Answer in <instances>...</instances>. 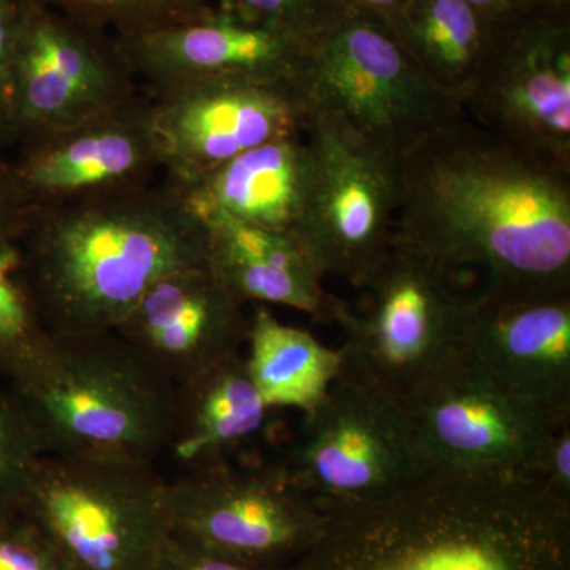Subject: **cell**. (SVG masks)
<instances>
[{
	"instance_id": "1",
	"label": "cell",
	"mask_w": 570,
	"mask_h": 570,
	"mask_svg": "<svg viewBox=\"0 0 570 570\" xmlns=\"http://www.w3.org/2000/svg\"><path fill=\"white\" fill-rule=\"evenodd\" d=\"M393 239L466 273L480 292H570V170L468 116L397 163Z\"/></svg>"
},
{
	"instance_id": "2",
	"label": "cell",
	"mask_w": 570,
	"mask_h": 570,
	"mask_svg": "<svg viewBox=\"0 0 570 570\" xmlns=\"http://www.w3.org/2000/svg\"><path fill=\"white\" fill-rule=\"evenodd\" d=\"M283 570H570V499L539 475L431 469L326 513L321 538Z\"/></svg>"
},
{
	"instance_id": "3",
	"label": "cell",
	"mask_w": 570,
	"mask_h": 570,
	"mask_svg": "<svg viewBox=\"0 0 570 570\" xmlns=\"http://www.w3.org/2000/svg\"><path fill=\"white\" fill-rule=\"evenodd\" d=\"M26 277L50 335L112 332L160 277L206 264V227L168 181L29 205Z\"/></svg>"
},
{
	"instance_id": "4",
	"label": "cell",
	"mask_w": 570,
	"mask_h": 570,
	"mask_svg": "<svg viewBox=\"0 0 570 570\" xmlns=\"http://www.w3.org/2000/svg\"><path fill=\"white\" fill-rule=\"evenodd\" d=\"M7 379L45 455L156 464L167 452L175 385L115 332L47 333Z\"/></svg>"
},
{
	"instance_id": "5",
	"label": "cell",
	"mask_w": 570,
	"mask_h": 570,
	"mask_svg": "<svg viewBox=\"0 0 570 570\" xmlns=\"http://www.w3.org/2000/svg\"><path fill=\"white\" fill-rule=\"evenodd\" d=\"M358 291V302L340 299L333 316L344 335L340 377L404 404L466 355L480 292L466 273L393 239Z\"/></svg>"
},
{
	"instance_id": "6",
	"label": "cell",
	"mask_w": 570,
	"mask_h": 570,
	"mask_svg": "<svg viewBox=\"0 0 570 570\" xmlns=\"http://www.w3.org/2000/svg\"><path fill=\"white\" fill-rule=\"evenodd\" d=\"M309 122L401 159L466 116L426 80L385 22L352 13L311 41L299 78Z\"/></svg>"
},
{
	"instance_id": "7",
	"label": "cell",
	"mask_w": 570,
	"mask_h": 570,
	"mask_svg": "<svg viewBox=\"0 0 570 570\" xmlns=\"http://www.w3.org/2000/svg\"><path fill=\"white\" fill-rule=\"evenodd\" d=\"M156 464L43 456L21 512L73 570H149L171 534Z\"/></svg>"
},
{
	"instance_id": "8",
	"label": "cell",
	"mask_w": 570,
	"mask_h": 570,
	"mask_svg": "<svg viewBox=\"0 0 570 570\" xmlns=\"http://www.w3.org/2000/svg\"><path fill=\"white\" fill-rule=\"evenodd\" d=\"M303 417L279 464L321 512L392 497L431 471L404 404L374 390L337 376Z\"/></svg>"
},
{
	"instance_id": "9",
	"label": "cell",
	"mask_w": 570,
	"mask_h": 570,
	"mask_svg": "<svg viewBox=\"0 0 570 570\" xmlns=\"http://www.w3.org/2000/svg\"><path fill=\"white\" fill-rule=\"evenodd\" d=\"M464 112L570 170V6L534 2L491 22L489 51Z\"/></svg>"
},
{
	"instance_id": "10",
	"label": "cell",
	"mask_w": 570,
	"mask_h": 570,
	"mask_svg": "<svg viewBox=\"0 0 570 570\" xmlns=\"http://www.w3.org/2000/svg\"><path fill=\"white\" fill-rule=\"evenodd\" d=\"M171 534L228 557L283 570L321 538L326 515L279 463L230 459L165 483Z\"/></svg>"
},
{
	"instance_id": "11",
	"label": "cell",
	"mask_w": 570,
	"mask_h": 570,
	"mask_svg": "<svg viewBox=\"0 0 570 570\" xmlns=\"http://www.w3.org/2000/svg\"><path fill=\"white\" fill-rule=\"evenodd\" d=\"M305 134L313 178L296 239L322 276L360 288L392 246L400 159L374 151L325 119H311Z\"/></svg>"
},
{
	"instance_id": "12",
	"label": "cell",
	"mask_w": 570,
	"mask_h": 570,
	"mask_svg": "<svg viewBox=\"0 0 570 570\" xmlns=\"http://www.w3.org/2000/svg\"><path fill=\"white\" fill-rule=\"evenodd\" d=\"M140 92L115 36L39 0L11 63V145L69 129Z\"/></svg>"
},
{
	"instance_id": "13",
	"label": "cell",
	"mask_w": 570,
	"mask_h": 570,
	"mask_svg": "<svg viewBox=\"0 0 570 570\" xmlns=\"http://www.w3.org/2000/svg\"><path fill=\"white\" fill-rule=\"evenodd\" d=\"M428 468L539 475L561 420L461 356L406 403Z\"/></svg>"
},
{
	"instance_id": "14",
	"label": "cell",
	"mask_w": 570,
	"mask_h": 570,
	"mask_svg": "<svg viewBox=\"0 0 570 570\" xmlns=\"http://www.w3.org/2000/svg\"><path fill=\"white\" fill-rule=\"evenodd\" d=\"M165 179L187 184L309 126L298 82L200 78L146 92Z\"/></svg>"
},
{
	"instance_id": "15",
	"label": "cell",
	"mask_w": 570,
	"mask_h": 570,
	"mask_svg": "<svg viewBox=\"0 0 570 570\" xmlns=\"http://www.w3.org/2000/svg\"><path fill=\"white\" fill-rule=\"evenodd\" d=\"M18 146L10 167L29 205L145 186L163 171L142 91L96 118Z\"/></svg>"
},
{
	"instance_id": "16",
	"label": "cell",
	"mask_w": 570,
	"mask_h": 570,
	"mask_svg": "<svg viewBox=\"0 0 570 570\" xmlns=\"http://www.w3.org/2000/svg\"><path fill=\"white\" fill-rule=\"evenodd\" d=\"M243 307L208 264L189 266L156 281L112 332L176 387L242 355Z\"/></svg>"
},
{
	"instance_id": "17",
	"label": "cell",
	"mask_w": 570,
	"mask_h": 570,
	"mask_svg": "<svg viewBox=\"0 0 570 570\" xmlns=\"http://www.w3.org/2000/svg\"><path fill=\"white\" fill-rule=\"evenodd\" d=\"M313 40L217 10L163 31L116 37L145 92L217 77L299 85Z\"/></svg>"
},
{
	"instance_id": "18",
	"label": "cell",
	"mask_w": 570,
	"mask_h": 570,
	"mask_svg": "<svg viewBox=\"0 0 570 570\" xmlns=\"http://www.w3.org/2000/svg\"><path fill=\"white\" fill-rule=\"evenodd\" d=\"M466 354L510 392L570 420V292H479L468 318Z\"/></svg>"
},
{
	"instance_id": "19",
	"label": "cell",
	"mask_w": 570,
	"mask_h": 570,
	"mask_svg": "<svg viewBox=\"0 0 570 570\" xmlns=\"http://www.w3.org/2000/svg\"><path fill=\"white\" fill-rule=\"evenodd\" d=\"M311 178L313 151L303 132L255 146L194 181L170 184L200 219L223 216L295 235Z\"/></svg>"
},
{
	"instance_id": "20",
	"label": "cell",
	"mask_w": 570,
	"mask_h": 570,
	"mask_svg": "<svg viewBox=\"0 0 570 570\" xmlns=\"http://www.w3.org/2000/svg\"><path fill=\"white\" fill-rule=\"evenodd\" d=\"M206 227V264L239 303L279 305L332 321L340 299L295 235L213 216Z\"/></svg>"
},
{
	"instance_id": "21",
	"label": "cell",
	"mask_w": 570,
	"mask_h": 570,
	"mask_svg": "<svg viewBox=\"0 0 570 570\" xmlns=\"http://www.w3.org/2000/svg\"><path fill=\"white\" fill-rule=\"evenodd\" d=\"M269 407L236 355L175 387L167 453L184 471L230 459L265 425Z\"/></svg>"
},
{
	"instance_id": "22",
	"label": "cell",
	"mask_w": 570,
	"mask_h": 570,
	"mask_svg": "<svg viewBox=\"0 0 570 570\" xmlns=\"http://www.w3.org/2000/svg\"><path fill=\"white\" fill-rule=\"evenodd\" d=\"M385 24L426 80L464 110L491 22L464 0H407Z\"/></svg>"
},
{
	"instance_id": "23",
	"label": "cell",
	"mask_w": 570,
	"mask_h": 570,
	"mask_svg": "<svg viewBox=\"0 0 570 570\" xmlns=\"http://www.w3.org/2000/svg\"><path fill=\"white\" fill-rule=\"evenodd\" d=\"M247 371L269 409L294 407L305 414L340 376V348L281 324L264 305H255L247 333Z\"/></svg>"
},
{
	"instance_id": "24",
	"label": "cell",
	"mask_w": 570,
	"mask_h": 570,
	"mask_svg": "<svg viewBox=\"0 0 570 570\" xmlns=\"http://www.w3.org/2000/svg\"><path fill=\"white\" fill-rule=\"evenodd\" d=\"M29 204L0 153V374L9 376L47 336L24 265Z\"/></svg>"
},
{
	"instance_id": "25",
	"label": "cell",
	"mask_w": 570,
	"mask_h": 570,
	"mask_svg": "<svg viewBox=\"0 0 570 570\" xmlns=\"http://www.w3.org/2000/svg\"><path fill=\"white\" fill-rule=\"evenodd\" d=\"M115 37L163 31L216 11L213 0H40Z\"/></svg>"
},
{
	"instance_id": "26",
	"label": "cell",
	"mask_w": 570,
	"mask_h": 570,
	"mask_svg": "<svg viewBox=\"0 0 570 570\" xmlns=\"http://www.w3.org/2000/svg\"><path fill=\"white\" fill-rule=\"evenodd\" d=\"M43 456L28 415L9 390H0V513L21 510Z\"/></svg>"
},
{
	"instance_id": "27",
	"label": "cell",
	"mask_w": 570,
	"mask_h": 570,
	"mask_svg": "<svg viewBox=\"0 0 570 570\" xmlns=\"http://www.w3.org/2000/svg\"><path fill=\"white\" fill-rule=\"evenodd\" d=\"M220 13L316 39L355 13L346 0H213Z\"/></svg>"
},
{
	"instance_id": "28",
	"label": "cell",
	"mask_w": 570,
	"mask_h": 570,
	"mask_svg": "<svg viewBox=\"0 0 570 570\" xmlns=\"http://www.w3.org/2000/svg\"><path fill=\"white\" fill-rule=\"evenodd\" d=\"M0 570H73L21 510L0 513Z\"/></svg>"
},
{
	"instance_id": "29",
	"label": "cell",
	"mask_w": 570,
	"mask_h": 570,
	"mask_svg": "<svg viewBox=\"0 0 570 570\" xmlns=\"http://www.w3.org/2000/svg\"><path fill=\"white\" fill-rule=\"evenodd\" d=\"M39 0H0V153L11 145L10 75L14 50Z\"/></svg>"
},
{
	"instance_id": "30",
	"label": "cell",
	"mask_w": 570,
	"mask_h": 570,
	"mask_svg": "<svg viewBox=\"0 0 570 570\" xmlns=\"http://www.w3.org/2000/svg\"><path fill=\"white\" fill-rule=\"evenodd\" d=\"M149 570H276L250 564L170 534Z\"/></svg>"
},
{
	"instance_id": "31",
	"label": "cell",
	"mask_w": 570,
	"mask_h": 570,
	"mask_svg": "<svg viewBox=\"0 0 570 570\" xmlns=\"http://www.w3.org/2000/svg\"><path fill=\"white\" fill-rule=\"evenodd\" d=\"M540 479L554 493L570 499V423L562 425L551 439L540 468Z\"/></svg>"
},
{
	"instance_id": "32",
	"label": "cell",
	"mask_w": 570,
	"mask_h": 570,
	"mask_svg": "<svg viewBox=\"0 0 570 570\" xmlns=\"http://www.w3.org/2000/svg\"><path fill=\"white\" fill-rule=\"evenodd\" d=\"M464 2L474 7L490 22H497L519 13L531 3L542 2V0H464Z\"/></svg>"
},
{
	"instance_id": "33",
	"label": "cell",
	"mask_w": 570,
	"mask_h": 570,
	"mask_svg": "<svg viewBox=\"0 0 570 570\" xmlns=\"http://www.w3.org/2000/svg\"><path fill=\"white\" fill-rule=\"evenodd\" d=\"M346 2L355 13L387 22L390 18L395 17L407 0H346Z\"/></svg>"
}]
</instances>
